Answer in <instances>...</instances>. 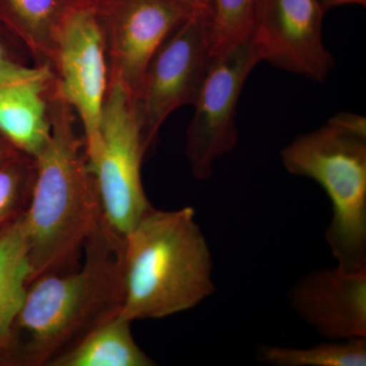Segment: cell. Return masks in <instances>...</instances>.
I'll return each instance as SVG.
<instances>
[{"label":"cell","mask_w":366,"mask_h":366,"mask_svg":"<svg viewBox=\"0 0 366 366\" xmlns=\"http://www.w3.org/2000/svg\"><path fill=\"white\" fill-rule=\"evenodd\" d=\"M320 0H255L252 39L262 61L322 83L334 66Z\"/></svg>","instance_id":"10"},{"label":"cell","mask_w":366,"mask_h":366,"mask_svg":"<svg viewBox=\"0 0 366 366\" xmlns=\"http://www.w3.org/2000/svg\"><path fill=\"white\" fill-rule=\"evenodd\" d=\"M330 122L354 134L366 136V118L353 113L342 112L330 118Z\"/></svg>","instance_id":"20"},{"label":"cell","mask_w":366,"mask_h":366,"mask_svg":"<svg viewBox=\"0 0 366 366\" xmlns=\"http://www.w3.org/2000/svg\"><path fill=\"white\" fill-rule=\"evenodd\" d=\"M288 300L291 310L325 338H366V269H315L295 282Z\"/></svg>","instance_id":"11"},{"label":"cell","mask_w":366,"mask_h":366,"mask_svg":"<svg viewBox=\"0 0 366 366\" xmlns=\"http://www.w3.org/2000/svg\"><path fill=\"white\" fill-rule=\"evenodd\" d=\"M93 0H0V21L25 45L34 64L51 69L67 20Z\"/></svg>","instance_id":"13"},{"label":"cell","mask_w":366,"mask_h":366,"mask_svg":"<svg viewBox=\"0 0 366 366\" xmlns=\"http://www.w3.org/2000/svg\"><path fill=\"white\" fill-rule=\"evenodd\" d=\"M53 84L52 69L38 66L18 78L0 81V134L33 157L51 137L49 94Z\"/></svg>","instance_id":"12"},{"label":"cell","mask_w":366,"mask_h":366,"mask_svg":"<svg viewBox=\"0 0 366 366\" xmlns=\"http://www.w3.org/2000/svg\"><path fill=\"white\" fill-rule=\"evenodd\" d=\"M104 35L109 81L136 98L152 57L192 16L173 0H93Z\"/></svg>","instance_id":"9"},{"label":"cell","mask_w":366,"mask_h":366,"mask_svg":"<svg viewBox=\"0 0 366 366\" xmlns=\"http://www.w3.org/2000/svg\"><path fill=\"white\" fill-rule=\"evenodd\" d=\"M79 268L29 284L4 365L49 366L99 325L120 314L124 300V236L103 219Z\"/></svg>","instance_id":"1"},{"label":"cell","mask_w":366,"mask_h":366,"mask_svg":"<svg viewBox=\"0 0 366 366\" xmlns=\"http://www.w3.org/2000/svg\"><path fill=\"white\" fill-rule=\"evenodd\" d=\"M31 273L23 215L0 230V358L4 365L14 322L25 302Z\"/></svg>","instance_id":"14"},{"label":"cell","mask_w":366,"mask_h":366,"mask_svg":"<svg viewBox=\"0 0 366 366\" xmlns=\"http://www.w3.org/2000/svg\"><path fill=\"white\" fill-rule=\"evenodd\" d=\"M19 153H21V151H19L16 147L7 141L6 137L0 134V167L16 157Z\"/></svg>","instance_id":"22"},{"label":"cell","mask_w":366,"mask_h":366,"mask_svg":"<svg viewBox=\"0 0 366 366\" xmlns=\"http://www.w3.org/2000/svg\"><path fill=\"white\" fill-rule=\"evenodd\" d=\"M34 66L25 45L0 21V81L23 76Z\"/></svg>","instance_id":"19"},{"label":"cell","mask_w":366,"mask_h":366,"mask_svg":"<svg viewBox=\"0 0 366 366\" xmlns=\"http://www.w3.org/2000/svg\"><path fill=\"white\" fill-rule=\"evenodd\" d=\"M255 0H212L211 55L220 54L252 37Z\"/></svg>","instance_id":"17"},{"label":"cell","mask_w":366,"mask_h":366,"mask_svg":"<svg viewBox=\"0 0 366 366\" xmlns=\"http://www.w3.org/2000/svg\"><path fill=\"white\" fill-rule=\"evenodd\" d=\"M132 322L119 315L99 325L49 366H153L155 361L139 348Z\"/></svg>","instance_id":"15"},{"label":"cell","mask_w":366,"mask_h":366,"mask_svg":"<svg viewBox=\"0 0 366 366\" xmlns=\"http://www.w3.org/2000/svg\"><path fill=\"white\" fill-rule=\"evenodd\" d=\"M4 365V363H2L1 358H0V365Z\"/></svg>","instance_id":"24"},{"label":"cell","mask_w":366,"mask_h":366,"mask_svg":"<svg viewBox=\"0 0 366 366\" xmlns=\"http://www.w3.org/2000/svg\"><path fill=\"white\" fill-rule=\"evenodd\" d=\"M51 137L35 157V182L24 215L28 237L31 282L78 269L89 238L100 227V194L76 129V113L49 94Z\"/></svg>","instance_id":"2"},{"label":"cell","mask_w":366,"mask_h":366,"mask_svg":"<svg viewBox=\"0 0 366 366\" xmlns=\"http://www.w3.org/2000/svg\"><path fill=\"white\" fill-rule=\"evenodd\" d=\"M212 269L194 208L149 209L124 237L120 317L132 322L192 310L215 292Z\"/></svg>","instance_id":"3"},{"label":"cell","mask_w":366,"mask_h":366,"mask_svg":"<svg viewBox=\"0 0 366 366\" xmlns=\"http://www.w3.org/2000/svg\"><path fill=\"white\" fill-rule=\"evenodd\" d=\"M51 69L55 91L71 106L83 127L89 166L97 158L109 66L104 35L93 1L79 9L62 28Z\"/></svg>","instance_id":"7"},{"label":"cell","mask_w":366,"mask_h":366,"mask_svg":"<svg viewBox=\"0 0 366 366\" xmlns=\"http://www.w3.org/2000/svg\"><path fill=\"white\" fill-rule=\"evenodd\" d=\"M281 161L291 174L319 183L331 199L326 242L339 268L366 269V136L327 122L296 137Z\"/></svg>","instance_id":"4"},{"label":"cell","mask_w":366,"mask_h":366,"mask_svg":"<svg viewBox=\"0 0 366 366\" xmlns=\"http://www.w3.org/2000/svg\"><path fill=\"white\" fill-rule=\"evenodd\" d=\"M35 175V157L23 152L0 167V230L25 215Z\"/></svg>","instance_id":"18"},{"label":"cell","mask_w":366,"mask_h":366,"mask_svg":"<svg viewBox=\"0 0 366 366\" xmlns=\"http://www.w3.org/2000/svg\"><path fill=\"white\" fill-rule=\"evenodd\" d=\"M262 61L252 37L220 54L212 55L187 132L185 156L194 177L206 180L214 164L235 148L238 99L257 64Z\"/></svg>","instance_id":"6"},{"label":"cell","mask_w":366,"mask_h":366,"mask_svg":"<svg viewBox=\"0 0 366 366\" xmlns=\"http://www.w3.org/2000/svg\"><path fill=\"white\" fill-rule=\"evenodd\" d=\"M211 56L209 19L192 16L166 38L152 57L134 98L149 149L171 113L182 106L194 105Z\"/></svg>","instance_id":"8"},{"label":"cell","mask_w":366,"mask_h":366,"mask_svg":"<svg viewBox=\"0 0 366 366\" xmlns=\"http://www.w3.org/2000/svg\"><path fill=\"white\" fill-rule=\"evenodd\" d=\"M325 11L333 9V7L342 6H366V0H320Z\"/></svg>","instance_id":"23"},{"label":"cell","mask_w":366,"mask_h":366,"mask_svg":"<svg viewBox=\"0 0 366 366\" xmlns=\"http://www.w3.org/2000/svg\"><path fill=\"white\" fill-rule=\"evenodd\" d=\"M192 16H207L211 21L212 0H173Z\"/></svg>","instance_id":"21"},{"label":"cell","mask_w":366,"mask_h":366,"mask_svg":"<svg viewBox=\"0 0 366 366\" xmlns=\"http://www.w3.org/2000/svg\"><path fill=\"white\" fill-rule=\"evenodd\" d=\"M257 360L273 366H365L366 338L333 340L305 349L264 346Z\"/></svg>","instance_id":"16"},{"label":"cell","mask_w":366,"mask_h":366,"mask_svg":"<svg viewBox=\"0 0 366 366\" xmlns=\"http://www.w3.org/2000/svg\"><path fill=\"white\" fill-rule=\"evenodd\" d=\"M144 142L136 103L124 86L109 81L97 158L89 167L96 178L106 222L127 236L153 208L142 180Z\"/></svg>","instance_id":"5"}]
</instances>
